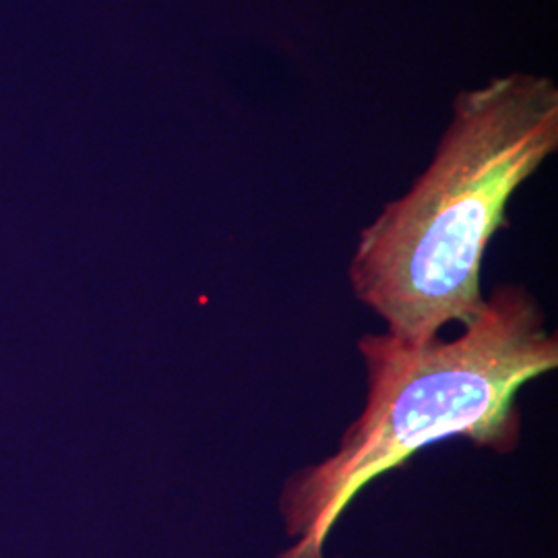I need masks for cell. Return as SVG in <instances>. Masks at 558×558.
Masks as SVG:
<instances>
[{"label":"cell","instance_id":"cell-1","mask_svg":"<svg viewBox=\"0 0 558 558\" xmlns=\"http://www.w3.org/2000/svg\"><path fill=\"white\" fill-rule=\"evenodd\" d=\"M558 151V85L513 71L461 89L433 160L360 230L354 296L408 343L484 308L480 274L519 189Z\"/></svg>","mask_w":558,"mask_h":558},{"label":"cell","instance_id":"cell-2","mask_svg":"<svg viewBox=\"0 0 558 558\" xmlns=\"http://www.w3.org/2000/svg\"><path fill=\"white\" fill-rule=\"evenodd\" d=\"M359 352L364 408L329 458L286 480L279 513L296 544L276 558H325V542L360 490L440 440L513 453L521 389L558 368V336L521 283H499L456 339L366 333Z\"/></svg>","mask_w":558,"mask_h":558}]
</instances>
